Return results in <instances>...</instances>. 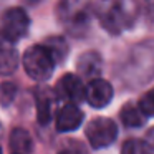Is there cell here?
<instances>
[{
	"mask_svg": "<svg viewBox=\"0 0 154 154\" xmlns=\"http://www.w3.org/2000/svg\"><path fill=\"white\" fill-rule=\"evenodd\" d=\"M10 147L14 154H30L33 149V139L23 128H15L10 133Z\"/></svg>",
	"mask_w": 154,
	"mask_h": 154,
	"instance_id": "4fadbf2b",
	"label": "cell"
},
{
	"mask_svg": "<svg viewBox=\"0 0 154 154\" xmlns=\"http://www.w3.org/2000/svg\"><path fill=\"white\" fill-rule=\"evenodd\" d=\"M114 96L113 86L109 81L103 80V78H94L86 85V101L90 106L96 108V109H103L111 103Z\"/></svg>",
	"mask_w": 154,
	"mask_h": 154,
	"instance_id": "52a82bcc",
	"label": "cell"
},
{
	"mask_svg": "<svg viewBox=\"0 0 154 154\" xmlns=\"http://www.w3.org/2000/svg\"><path fill=\"white\" fill-rule=\"evenodd\" d=\"M28 28H30V17L20 7L8 8L0 17V33L14 43L28 33Z\"/></svg>",
	"mask_w": 154,
	"mask_h": 154,
	"instance_id": "5b68a950",
	"label": "cell"
},
{
	"mask_svg": "<svg viewBox=\"0 0 154 154\" xmlns=\"http://www.w3.org/2000/svg\"><path fill=\"white\" fill-rule=\"evenodd\" d=\"M83 111L78 108V104H70L66 103L61 106L55 118V124H57V131L60 133H70V131H76L83 123Z\"/></svg>",
	"mask_w": 154,
	"mask_h": 154,
	"instance_id": "ba28073f",
	"label": "cell"
},
{
	"mask_svg": "<svg viewBox=\"0 0 154 154\" xmlns=\"http://www.w3.org/2000/svg\"><path fill=\"white\" fill-rule=\"evenodd\" d=\"M22 61H23V68L27 75L35 81H47L53 75L55 65H57L53 55L43 43L27 48Z\"/></svg>",
	"mask_w": 154,
	"mask_h": 154,
	"instance_id": "3957f363",
	"label": "cell"
},
{
	"mask_svg": "<svg viewBox=\"0 0 154 154\" xmlns=\"http://www.w3.org/2000/svg\"><path fill=\"white\" fill-rule=\"evenodd\" d=\"M35 104H37V118L40 124H48L51 119L53 108V93L48 88H38L35 91Z\"/></svg>",
	"mask_w": 154,
	"mask_h": 154,
	"instance_id": "7c38bea8",
	"label": "cell"
},
{
	"mask_svg": "<svg viewBox=\"0 0 154 154\" xmlns=\"http://www.w3.org/2000/svg\"><path fill=\"white\" fill-rule=\"evenodd\" d=\"M45 47L50 50V53L53 55L55 61L57 63H61V61L66 58L68 55V43L65 42V38L61 37H50L45 40Z\"/></svg>",
	"mask_w": 154,
	"mask_h": 154,
	"instance_id": "5bb4252c",
	"label": "cell"
},
{
	"mask_svg": "<svg viewBox=\"0 0 154 154\" xmlns=\"http://www.w3.org/2000/svg\"><path fill=\"white\" fill-rule=\"evenodd\" d=\"M57 14L58 20L65 25L70 33L81 35L90 27L93 7L90 0H60Z\"/></svg>",
	"mask_w": 154,
	"mask_h": 154,
	"instance_id": "7a4b0ae2",
	"label": "cell"
},
{
	"mask_svg": "<svg viewBox=\"0 0 154 154\" xmlns=\"http://www.w3.org/2000/svg\"><path fill=\"white\" fill-rule=\"evenodd\" d=\"M118 126L109 118H94L85 128V134L93 149H104L118 139Z\"/></svg>",
	"mask_w": 154,
	"mask_h": 154,
	"instance_id": "277c9868",
	"label": "cell"
},
{
	"mask_svg": "<svg viewBox=\"0 0 154 154\" xmlns=\"http://www.w3.org/2000/svg\"><path fill=\"white\" fill-rule=\"evenodd\" d=\"M144 5H146V15H147V18L154 22V0H144Z\"/></svg>",
	"mask_w": 154,
	"mask_h": 154,
	"instance_id": "d6986e66",
	"label": "cell"
},
{
	"mask_svg": "<svg viewBox=\"0 0 154 154\" xmlns=\"http://www.w3.org/2000/svg\"><path fill=\"white\" fill-rule=\"evenodd\" d=\"M76 68H78V73L90 81L94 80V78H100L101 70H103L101 55L96 53V51H86L78 58Z\"/></svg>",
	"mask_w": 154,
	"mask_h": 154,
	"instance_id": "30bf717a",
	"label": "cell"
},
{
	"mask_svg": "<svg viewBox=\"0 0 154 154\" xmlns=\"http://www.w3.org/2000/svg\"><path fill=\"white\" fill-rule=\"evenodd\" d=\"M18 66V51L14 42L7 40L0 33V75L7 76L12 75Z\"/></svg>",
	"mask_w": 154,
	"mask_h": 154,
	"instance_id": "9c48e42d",
	"label": "cell"
},
{
	"mask_svg": "<svg viewBox=\"0 0 154 154\" xmlns=\"http://www.w3.org/2000/svg\"><path fill=\"white\" fill-rule=\"evenodd\" d=\"M137 103H139L143 113L146 114L147 118H154V88H151L149 91H146Z\"/></svg>",
	"mask_w": 154,
	"mask_h": 154,
	"instance_id": "2e32d148",
	"label": "cell"
},
{
	"mask_svg": "<svg viewBox=\"0 0 154 154\" xmlns=\"http://www.w3.org/2000/svg\"><path fill=\"white\" fill-rule=\"evenodd\" d=\"M93 14L104 30L119 33L133 25L137 15L136 0H98L93 5Z\"/></svg>",
	"mask_w": 154,
	"mask_h": 154,
	"instance_id": "6da1fadb",
	"label": "cell"
},
{
	"mask_svg": "<svg viewBox=\"0 0 154 154\" xmlns=\"http://www.w3.org/2000/svg\"><path fill=\"white\" fill-rule=\"evenodd\" d=\"M58 154H88V151L81 143H78V141H70V143H66L60 151H58Z\"/></svg>",
	"mask_w": 154,
	"mask_h": 154,
	"instance_id": "e0dca14e",
	"label": "cell"
},
{
	"mask_svg": "<svg viewBox=\"0 0 154 154\" xmlns=\"http://www.w3.org/2000/svg\"><path fill=\"white\" fill-rule=\"evenodd\" d=\"M14 93H15V86H14V85L5 83V85H4V104H7L8 101H12Z\"/></svg>",
	"mask_w": 154,
	"mask_h": 154,
	"instance_id": "ac0fdd59",
	"label": "cell"
},
{
	"mask_svg": "<svg viewBox=\"0 0 154 154\" xmlns=\"http://www.w3.org/2000/svg\"><path fill=\"white\" fill-rule=\"evenodd\" d=\"M119 119H121V123H123L126 128L134 129V128L144 126V124H146V121H147V116L143 113L139 103L129 101V103H126L119 109Z\"/></svg>",
	"mask_w": 154,
	"mask_h": 154,
	"instance_id": "8fae6325",
	"label": "cell"
},
{
	"mask_svg": "<svg viewBox=\"0 0 154 154\" xmlns=\"http://www.w3.org/2000/svg\"><path fill=\"white\" fill-rule=\"evenodd\" d=\"M146 141H147V144L151 146L152 152H154V128H152L151 131H147V134H146Z\"/></svg>",
	"mask_w": 154,
	"mask_h": 154,
	"instance_id": "ffe728a7",
	"label": "cell"
},
{
	"mask_svg": "<svg viewBox=\"0 0 154 154\" xmlns=\"http://www.w3.org/2000/svg\"><path fill=\"white\" fill-rule=\"evenodd\" d=\"M0 154H2V147H0Z\"/></svg>",
	"mask_w": 154,
	"mask_h": 154,
	"instance_id": "44dd1931",
	"label": "cell"
},
{
	"mask_svg": "<svg viewBox=\"0 0 154 154\" xmlns=\"http://www.w3.org/2000/svg\"><path fill=\"white\" fill-rule=\"evenodd\" d=\"M121 154H152L146 139H128L121 147Z\"/></svg>",
	"mask_w": 154,
	"mask_h": 154,
	"instance_id": "9a60e30c",
	"label": "cell"
},
{
	"mask_svg": "<svg viewBox=\"0 0 154 154\" xmlns=\"http://www.w3.org/2000/svg\"><path fill=\"white\" fill-rule=\"evenodd\" d=\"M55 96L70 104H80L83 100H86V86L78 75L66 73L57 81Z\"/></svg>",
	"mask_w": 154,
	"mask_h": 154,
	"instance_id": "8992f818",
	"label": "cell"
}]
</instances>
